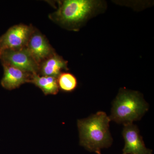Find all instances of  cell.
Instances as JSON below:
<instances>
[{"instance_id": "cell-11", "label": "cell", "mask_w": 154, "mask_h": 154, "mask_svg": "<svg viewBox=\"0 0 154 154\" xmlns=\"http://www.w3.org/2000/svg\"><path fill=\"white\" fill-rule=\"evenodd\" d=\"M57 79L59 88L62 91L72 92L77 88L78 82L76 78L70 73H61Z\"/></svg>"}, {"instance_id": "cell-8", "label": "cell", "mask_w": 154, "mask_h": 154, "mask_svg": "<svg viewBox=\"0 0 154 154\" xmlns=\"http://www.w3.org/2000/svg\"><path fill=\"white\" fill-rule=\"evenodd\" d=\"M3 66L4 76L1 81V85L5 89L14 90L25 83L30 82L33 74L9 65L3 64Z\"/></svg>"}, {"instance_id": "cell-3", "label": "cell", "mask_w": 154, "mask_h": 154, "mask_svg": "<svg viewBox=\"0 0 154 154\" xmlns=\"http://www.w3.org/2000/svg\"><path fill=\"white\" fill-rule=\"evenodd\" d=\"M96 2L88 0H66L63 2L53 19L64 25H75L84 21L93 12Z\"/></svg>"}, {"instance_id": "cell-1", "label": "cell", "mask_w": 154, "mask_h": 154, "mask_svg": "<svg viewBox=\"0 0 154 154\" xmlns=\"http://www.w3.org/2000/svg\"><path fill=\"white\" fill-rule=\"evenodd\" d=\"M110 120L102 111L88 118L78 120L80 145L90 152H96L110 146L112 142L109 131Z\"/></svg>"}, {"instance_id": "cell-9", "label": "cell", "mask_w": 154, "mask_h": 154, "mask_svg": "<svg viewBox=\"0 0 154 154\" xmlns=\"http://www.w3.org/2000/svg\"><path fill=\"white\" fill-rule=\"evenodd\" d=\"M67 63L54 53L43 60L38 66V72L42 76L57 78L63 69L66 70Z\"/></svg>"}, {"instance_id": "cell-5", "label": "cell", "mask_w": 154, "mask_h": 154, "mask_svg": "<svg viewBox=\"0 0 154 154\" xmlns=\"http://www.w3.org/2000/svg\"><path fill=\"white\" fill-rule=\"evenodd\" d=\"M33 28L20 24L11 27L0 37V52L5 50H19L25 48Z\"/></svg>"}, {"instance_id": "cell-2", "label": "cell", "mask_w": 154, "mask_h": 154, "mask_svg": "<svg viewBox=\"0 0 154 154\" xmlns=\"http://www.w3.org/2000/svg\"><path fill=\"white\" fill-rule=\"evenodd\" d=\"M148 105L137 92L122 90L113 102L110 120L124 125L140 119Z\"/></svg>"}, {"instance_id": "cell-10", "label": "cell", "mask_w": 154, "mask_h": 154, "mask_svg": "<svg viewBox=\"0 0 154 154\" xmlns=\"http://www.w3.org/2000/svg\"><path fill=\"white\" fill-rule=\"evenodd\" d=\"M30 83L40 88L45 95H56L58 92L57 79L54 77L34 74L32 75Z\"/></svg>"}, {"instance_id": "cell-6", "label": "cell", "mask_w": 154, "mask_h": 154, "mask_svg": "<svg viewBox=\"0 0 154 154\" xmlns=\"http://www.w3.org/2000/svg\"><path fill=\"white\" fill-rule=\"evenodd\" d=\"M122 135L125 146L122 154H152V150L145 145L136 125L133 123L124 125Z\"/></svg>"}, {"instance_id": "cell-12", "label": "cell", "mask_w": 154, "mask_h": 154, "mask_svg": "<svg viewBox=\"0 0 154 154\" xmlns=\"http://www.w3.org/2000/svg\"><path fill=\"white\" fill-rule=\"evenodd\" d=\"M96 153L97 154H102L101 153V152H100V151H97L96 152Z\"/></svg>"}, {"instance_id": "cell-4", "label": "cell", "mask_w": 154, "mask_h": 154, "mask_svg": "<svg viewBox=\"0 0 154 154\" xmlns=\"http://www.w3.org/2000/svg\"><path fill=\"white\" fill-rule=\"evenodd\" d=\"M0 59L2 64L9 65L31 74L38 73V65L25 48L2 51Z\"/></svg>"}, {"instance_id": "cell-7", "label": "cell", "mask_w": 154, "mask_h": 154, "mask_svg": "<svg viewBox=\"0 0 154 154\" xmlns=\"http://www.w3.org/2000/svg\"><path fill=\"white\" fill-rule=\"evenodd\" d=\"M25 48L38 64V66L43 60L55 53L45 36L34 29Z\"/></svg>"}]
</instances>
